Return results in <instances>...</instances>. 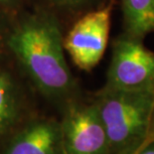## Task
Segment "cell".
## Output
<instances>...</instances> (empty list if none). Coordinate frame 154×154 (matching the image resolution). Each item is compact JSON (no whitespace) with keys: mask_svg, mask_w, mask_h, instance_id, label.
Masks as SVG:
<instances>
[{"mask_svg":"<svg viewBox=\"0 0 154 154\" xmlns=\"http://www.w3.org/2000/svg\"><path fill=\"white\" fill-rule=\"evenodd\" d=\"M1 43H2V34L1 31H0V47H1Z\"/></svg>","mask_w":154,"mask_h":154,"instance_id":"cell-13","label":"cell"},{"mask_svg":"<svg viewBox=\"0 0 154 154\" xmlns=\"http://www.w3.org/2000/svg\"><path fill=\"white\" fill-rule=\"evenodd\" d=\"M111 9L109 4L86 13L64 37L65 51L81 70H93L103 58L109 42Z\"/></svg>","mask_w":154,"mask_h":154,"instance_id":"cell-5","label":"cell"},{"mask_svg":"<svg viewBox=\"0 0 154 154\" xmlns=\"http://www.w3.org/2000/svg\"><path fill=\"white\" fill-rule=\"evenodd\" d=\"M135 154H154V142H150L144 145Z\"/></svg>","mask_w":154,"mask_h":154,"instance_id":"cell-12","label":"cell"},{"mask_svg":"<svg viewBox=\"0 0 154 154\" xmlns=\"http://www.w3.org/2000/svg\"><path fill=\"white\" fill-rule=\"evenodd\" d=\"M6 43L44 97L67 103L73 100L77 84L65 57L60 25L53 14L40 11L23 17L9 32Z\"/></svg>","mask_w":154,"mask_h":154,"instance_id":"cell-1","label":"cell"},{"mask_svg":"<svg viewBox=\"0 0 154 154\" xmlns=\"http://www.w3.org/2000/svg\"><path fill=\"white\" fill-rule=\"evenodd\" d=\"M150 142H154V106H153V111H152V116H151V122H150V127H149V132H148V136H147V139L144 145L148 144ZM143 145V146H144Z\"/></svg>","mask_w":154,"mask_h":154,"instance_id":"cell-11","label":"cell"},{"mask_svg":"<svg viewBox=\"0 0 154 154\" xmlns=\"http://www.w3.org/2000/svg\"><path fill=\"white\" fill-rule=\"evenodd\" d=\"M49 4L62 11H76L81 9L88 0H46Z\"/></svg>","mask_w":154,"mask_h":154,"instance_id":"cell-9","label":"cell"},{"mask_svg":"<svg viewBox=\"0 0 154 154\" xmlns=\"http://www.w3.org/2000/svg\"><path fill=\"white\" fill-rule=\"evenodd\" d=\"M109 139L110 154H135L148 136L154 88L139 91L103 88L94 100Z\"/></svg>","mask_w":154,"mask_h":154,"instance_id":"cell-2","label":"cell"},{"mask_svg":"<svg viewBox=\"0 0 154 154\" xmlns=\"http://www.w3.org/2000/svg\"><path fill=\"white\" fill-rule=\"evenodd\" d=\"M1 154H62L60 122L50 119L30 121L8 140Z\"/></svg>","mask_w":154,"mask_h":154,"instance_id":"cell-6","label":"cell"},{"mask_svg":"<svg viewBox=\"0 0 154 154\" xmlns=\"http://www.w3.org/2000/svg\"><path fill=\"white\" fill-rule=\"evenodd\" d=\"M125 34L137 40L154 32V0H120Z\"/></svg>","mask_w":154,"mask_h":154,"instance_id":"cell-8","label":"cell"},{"mask_svg":"<svg viewBox=\"0 0 154 154\" xmlns=\"http://www.w3.org/2000/svg\"><path fill=\"white\" fill-rule=\"evenodd\" d=\"M24 109V96L20 85L5 69H0V140L20 120Z\"/></svg>","mask_w":154,"mask_h":154,"instance_id":"cell-7","label":"cell"},{"mask_svg":"<svg viewBox=\"0 0 154 154\" xmlns=\"http://www.w3.org/2000/svg\"><path fill=\"white\" fill-rule=\"evenodd\" d=\"M17 3L18 0H0V11H10Z\"/></svg>","mask_w":154,"mask_h":154,"instance_id":"cell-10","label":"cell"},{"mask_svg":"<svg viewBox=\"0 0 154 154\" xmlns=\"http://www.w3.org/2000/svg\"><path fill=\"white\" fill-rule=\"evenodd\" d=\"M59 122L62 154H110L109 139L94 101L68 103Z\"/></svg>","mask_w":154,"mask_h":154,"instance_id":"cell-3","label":"cell"},{"mask_svg":"<svg viewBox=\"0 0 154 154\" xmlns=\"http://www.w3.org/2000/svg\"><path fill=\"white\" fill-rule=\"evenodd\" d=\"M104 88L139 91L154 88V52L126 35L113 43Z\"/></svg>","mask_w":154,"mask_h":154,"instance_id":"cell-4","label":"cell"}]
</instances>
